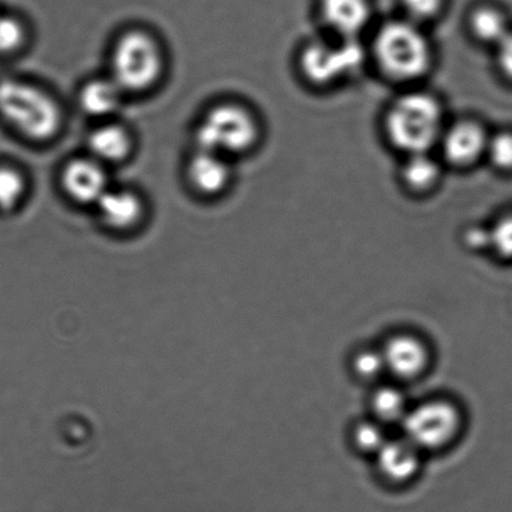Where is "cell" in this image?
Here are the masks:
<instances>
[{"mask_svg":"<svg viewBox=\"0 0 512 512\" xmlns=\"http://www.w3.org/2000/svg\"><path fill=\"white\" fill-rule=\"evenodd\" d=\"M369 36V64L392 86H421L434 71L436 52L427 28L399 16L377 24Z\"/></svg>","mask_w":512,"mask_h":512,"instance_id":"cell-1","label":"cell"},{"mask_svg":"<svg viewBox=\"0 0 512 512\" xmlns=\"http://www.w3.org/2000/svg\"><path fill=\"white\" fill-rule=\"evenodd\" d=\"M449 123L444 102L421 86L401 89L382 116V133L389 146L402 157L436 152Z\"/></svg>","mask_w":512,"mask_h":512,"instance_id":"cell-2","label":"cell"},{"mask_svg":"<svg viewBox=\"0 0 512 512\" xmlns=\"http://www.w3.org/2000/svg\"><path fill=\"white\" fill-rule=\"evenodd\" d=\"M0 117L31 142H48L58 136L63 112L57 99L36 84L7 79L0 82Z\"/></svg>","mask_w":512,"mask_h":512,"instance_id":"cell-3","label":"cell"},{"mask_svg":"<svg viewBox=\"0 0 512 512\" xmlns=\"http://www.w3.org/2000/svg\"><path fill=\"white\" fill-rule=\"evenodd\" d=\"M369 64L366 42L328 37L313 38L298 52L297 68L302 81L313 89L341 86Z\"/></svg>","mask_w":512,"mask_h":512,"instance_id":"cell-4","label":"cell"},{"mask_svg":"<svg viewBox=\"0 0 512 512\" xmlns=\"http://www.w3.org/2000/svg\"><path fill=\"white\" fill-rule=\"evenodd\" d=\"M261 123L243 104H217L198 122L197 148L222 154L227 158L253 151L261 141Z\"/></svg>","mask_w":512,"mask_h":512,"instance_id":"cell-5","label":"cell"},{"mask_svg":"<svg viewBox=\"0 0 512 512\" xmlns=\"http://www.w3.org/2000/svg\"><path fill=\"white\" fill-rule=\"evenodd\" d=\"M163 71V49L152 34L132 29L114 44L111 77L124 93L149 91L159 82Z\"/></svg>","mask_w":512,"mask_h":512,"instance_id":"cell-6","label":"cell"},{"mask_svg":"<svg viewBox=\"0 0 512 512\" xmlns=\"http://www.w3.org/2000/svg\"><path fill=\"white\" fill-rule=\"evenodd\" d=\"M405 437L417 449L439 450L450 445L459 435L461 415L449 401H429L407 412L404 421Z\"/></svg>","mask_w":512,"mask_h":512,"instance_id":"cell-7","label":"cell"},{"mask_svg":"<svg viewBox=\"0 0 512 512\" xmlns=\"http://www.w3.org/2000/svg\"><path fill=\"white\" fill-rule=\"evenodd\" d=\"M491 132L479 119L464 117L449 121L436 153L446 168L470 171L486 161Z\"/></svg>","mask_w":512,"mask_h":512,"instance_id":"cell-8","label":"cell"},{"mask_svg":"<svg viewBox=\"0 0 512 512\" xmlns=\"http://www.w3.org/2000/svg\"><path fill=\"white\" fill-rule=\"evenodd\" d=\"M317 16L326 36L364 41L375 24L371 0H317Z\"/></svg>","mask_w":512,"mask_h":512,"instance_id":"cell-9","label":"cell"},{"mask_svg":"<svg viewBox=\"0 0 512 512\" xmlns=\"http://www.w3.org/2000/svg\"><path fill=\"white\" fill-rule=\"evenodd\" d=\"M61 185L69 200L96 206L109 188L106 164L92 156L72 159L64 166Z\"/></svg>","mask_w":512,"mask_h":512,"instance_id":"cell-10","label":"cell"},{"mask_svg":"<svg viewBox=\"0 0 512 512\" xmlns=\"http://www.w3.org/2000/svg\"><path fill=\"white\" fill-rule=\"evenodd\" d=\"M445 168L436 152L404 156L399 168L401 187L411 196H430L444 180Z\"/></svg>","mask_w":512,"mask_h":512,"instance_id":"cell-11","label":"cell"},{"mask_svg":"<svg viewBox=\"0 0 512 512\" xmlns=\"http://www.w3.org/2000/svg\"><path fill=\"white\" fill-rule=\"evenodd\" d=\"M231 177L230 158L222 154L197 148L188 162L187 180L203 196L220 195L230 185Z\"/></svg>","mask_w":512,"mask_h":512,"instance_id":"cell-12","label":"cell"},{"mask_svg":"<svg viewBox=\"0 0 512 512\" xmlns=\"http://www.w3.org/2000/svg\"><path fill=\"white\" fill-rule=\"evenodd\" d=\"M384 355L386 370L401 380L419 377L429 365L430 355L424 342L410 335H399L387 341Z\"/></svg>","mask_w":512,"mask_h":512,"instance_id":"cell-13","label":"cell"},{"mask_svg":"<svg viewBox=\"0 0 512 512\" xmlns=\"http://www.w3.org/2000/svg\"><path fill=\"white\" fill-rule=\"evenodd\" d=\"M96 208L103 225L116 232L133 230L144 215L142 198L127 188H109Z\"/></svg>","mask_w":512,"mask_h":512,"instance_id":"cell-14","label":"cell"},{"mask_svg":"<svg viewBox=\"0 0 512 512\" xmlns=\"http://www.w3.org/2000/svg\"><path fill=\"white\" fill-rule=\"evenodd\" d=\"M89 153L103 164L126 161L133 149L131 132L122 124L103 121L88 138Z\"/></svg>","mask_w":512,"mask_h":512,"instance_id":"cell-15","label":"cell"},{"mask_svg":"<svg viewBox=\"0 0 512 512\" xmlns=\"http://www.w3.org/2000/svg\"><path fill=\"white\" fill-rule=\"evenodd\" d=\"M376 456L381 475L395 484L410 481L420 467V450L406 437L387 440Z\"/></svg>","mask_w":512,"mask_h":512,"instance_id":"cell-16","label":"cell"},{"mask_svg":"<svg viewBox=\"0 0 512 512\" xmlns=\"http://www.w3.org/2000/svg\"><path fill=\"white\" fill-rule=\"evenodd\" d=\"M124 96L126 93L111 76L91 79L79 91V106L89 117L109 121L121 108Z\"/></svg>","mask_w":512,"mask_h":512,"instance_id":"cell-17","label":"cell"},{"mask_svg":"<svg viewBox=\"0 0 512 512\" xmlns=\"http://www.w3.org/2000/svg\"><path fill=\"white\" fill-rule=\"evenodd\" d=\"M466 27L472 41L494 49L512 32L505 12L487 3L471 9Z\"/></svg>","mask_w":512,"mask_h":512,"instance_id":"cell-18","label":"cell"},{"mask_svg":"<svg viewBox=\"0 0 512 512\" xmlns=\"http://www.w3.org/2000/svg\"><path fill=\"white\" fill-rule=\"evenodd\" d=\"M372 411L381 424H395L402 422L407 415L405 395L396 387H381L372 396Z\"/></svg>","mask_w":512,"mask_h":512,"instance_id":"cell-19","label":"cell"},{"mask_svg":"<svg viewBox=\"0 0 512 512\" xmlns=\"http://www.w3.org/2000/svg\"><path fill=\"white\" fill-rule=\"evenodd\" d=\"M27 180L18 168L0 164V212L17 210L26 197Z\"/></svg>","mask_w":512,"mask_h":512,"instance_id":"cell-20","label":"cell"},{"mask_svg":"<svg viewBox=\"0 0 512 512\" xmlns=\"http://www.w3.org/2000/svg\"><path fill=\"white\" fill-rule=\"evenodd\" d=\"M401 17L427 28L444 16L447 0H399Z\"/></svg>","mask_w":512,"mask_h":512,"instance_id":"cell-21","label":"cell"},{"mask_svg":"<svg viewBox=\"0 0 512 512\" xmlns=\"http://www.w3.org/2000/svg\"><path fill=\"white\" fill-rule=\"evenodd\" d=\"M27 28L21 19L0 13V57L12 56L26 46Z\"/></svg>","mask_w":512,"mask_h":512,"instance_id":"cell-22","label":"cell"},{"mask_svg":"<svg viewBox=\"0 0 512 512\" xmlns=\"http://www.w3.org/2000/svg\"><path fill=\"white\" fill-rule=\"evenodd\" d=\"M485 162L497 172H512V131L491 132Z\"/></svg>","mask_w":512,"mask_h":512,"instance_id":"cell-23","label":"cell"},{"mask_svg":"<svg viewBox=\"0 0 512 512\" xmlns=\"http://www.w3.org/2000/svg\"><path fill=\"white\" fill-rule=\"evenodd\" d=\"M490 250L500 260L512 261V213L496 218L489 225Z\"/></svg>","mask_w":512,"mask_h":512,"instance_id":"cell-24","label":"cell"},{"mask_svg":"<svg viewBox=\"0 0 512 512\" xmlns=\"http://www.w3.org/2000/svg\"><path fill=\"white\" fill-rule=\"evenodd\" d=\"M354 441L360 451L377 455V452L386 444L387 439L381 422L365 421L356 426Z\"/></svg>","mask_w":512,"mask_h":512,"instance_id":"cell-25","label":"cell"},{"mask_svg":"<svg viewBox=\"0 0 512 512\" xmlns=\"http://www.w3.org/2000/svg\"><path fill=\"white\" fill-rule=\"evenodd\" d=\"M354 370L364 381H374L384 374L386 364L382 351L362 350L355 356Z\"/></svg>","mask_w":512,"mask_h":512,"instance_id":"cell-26","label":"cell"},{"mask_svg":"<svg viewBox=\"0 0 512 512\" xmlns=\"http://www.w3.org/2000/svg\"><path fill=\"white\" fill-rule=\"evenodd\" d=\"M464 242L472 251L490 250L489 226H470L464 232Z\"/></svg>","mask_w":512,"mask_h":512,"instance_id":"cell-27","label":"cell"},{"mask_svg":"<svg viewBox=\"0 0 512 512\" xmlns=\"http://www.w3.org/2000/svg\"><path fill=\"white\" fill-rule=\"evenodd\" d=\"M495 52L499 71L512 81V32L495 48Z\"/></svg>","mask_w":512,"mask_h":512,"instance_id":"cell-28","label":"cell"}]
</instances>
